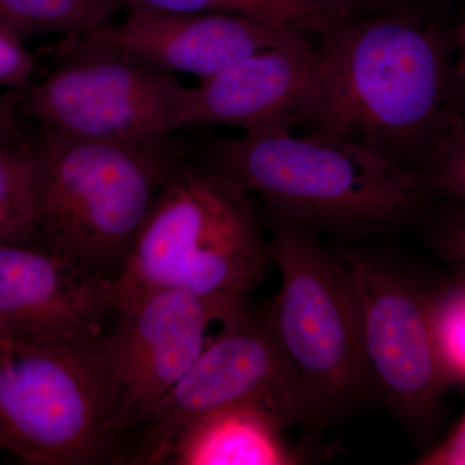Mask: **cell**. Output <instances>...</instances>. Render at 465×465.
<instances>
[{
  "label": "cell",
  "mask_w": 465,
  "mask_h": 465,
  "mask_svg": "<svg viewBox=\"0 0 465 465\" xmlns=\"http://www.w3.org/2000/svg\"><path fill=\"white\" fill-rule=\"evenodd\" d=\"M434 11L412 2L322 34L309 133L358 143L420 173L461 113L457 27Z\"/></svg>",
  "instance_id": "obj_1"
},
{
  "label": "cell",
  "mask_w": 465,
  "mask_h": 465,
  "mask_svg": "<svg viewBox=\"0 0 465 465\" xmlns=\"http://www.w3.org/2000/svg\"><path fill=\"white\" fill-rule=\"evenodd\" d=\"M207 162L264 201L269 216L316 232L374 237L419 223L436 195L421 173L358 143L291 131L216 140Z\"/></svg>",
  "instance_id": "obj_2"
},
{
  "label": "cell",
  "mask_w": 465,
  "mask_h": 465,
  "mask_svg": "<svg viewBox=\"0 0 465 465\" xmlns=\"http://www.w3.org/2000/svg\"><path fill=\"white\" fill-rule=\"evenodd\" d=\"M30 142L41 244L115 281L185 148L174 136L91 142L42 127Z\"/></svg>",
  "instance_id": "obj_3"
},
{
  "label": "cell",
  "mask_w": 465,
  "mask_h": 465,
  "mask_svg": "<svg viewBox=\"0 0 465 465\" xmlns=\"http://www.w3.org/2000/svg\"><path fill=\"white\" fill-rule=\"evenodd\" d=\"M271 262L252 194L213 164L167 180L114 281L115 302L159 289L246 302Z\"/></svg>",
  "instance_id": "obj_4"
},
{
  "label": "cell",
  "mask_w": 465,
  "mask_h": 465,
  "mask_svg": "<svg viewBox=\"0 0 465 465\" xmlns=\"http://www.w3.org/2000/svg\"><path fill=\"white\" fill-rule=\"evenodd\" d=\"M116 434V393L97 338L0 336V450L30 465L104 460Z\"/></svg>",
  "instance_id": "obj_5"
},
{
  "label": "cell",
  "mask_w": 465,
  "mask_h": 465,
  "mask_svg": "<svg viewBox=\"0 0 465 465\" xmlns=\"http://www.w3.org/2000/svg\"><path fill=\"white\" fill-rule=\"evenodd\" d=\"M271 262L282 284L268 322L321 414L341 420L375 382L356 287L316 232L278 217H271Z\"/></svg>",
  "instance_id": "obj_6"
},
{
  "label": "cell",
  "mask_w": 465,
  "mask_h": 465,
  "mask_svg": "<svg viewBox=\"0 0 465 465\" xmlns=\"http://www.w3.org/2000/svg\"><path fill=\"white\" fill-rule=\"evenodd\" d=\"M232 406L258 407L284 428L327 423L275 339L268 318L258 320L249 309L213 336L188 372L143 418L139 460H167L174 439L186 425Z\"/></svg>",
  "instance_id": "obj_7"
},
{
  "label": "cell",
  "mask_w": 465,
  "mask_h": 465,
  "mask_svg": "<svg viewBox=\"0 0 465 465\" xmlns=\"http://www.w3.org/2000/svg\"><path fill=\"white\" fill-rule=\"evenodd\" d=\"M360 302L363 344L375 382L401 423L425 439L450 385L433 318V292L387 253L339 252Z\"/></svg>",
  "instance_id": "obj_8"
},
{
  "label": "cell",
  "mask_w": 465,
  "mask_h": 465,
  "mask_svg": "<svg viewBox=\"0 0 465 465\" xmlns=\"http://www.w3.org/2000/svg\"><path fill=\"white\" fill-rule=\"evenodd\" d=\"M21 92L20 115L38 127L91 142L140 143L174 136L183 87L159 72L110 52H79Z\"/></svg>",
  "instance_id": "obj_9"
},
{
  "label": "cell",
  "mask_w": 465,
  "mask_h": 465,
  "mask_svg": "<svg viewBox=\"0 0 465 465\" xmlns=\"http://www.w3.org/2000/svg\"><path fill=\"white\" fill-rule=\"evenodd\" d=\"M246 309V302L173 289L118 300L113 326L101 333L115 387L116 432L142 423L201 356L213 326Z\"/></svg>",
  "instance_id": "obj_10"
},
{
  "label": "cell",
  "mask_w": 465,
  "mask_h": 465,
  "mask_svg": "<svg viewBox=\"0 0 465 465\" xmlns=\"http://www.w3.org/2000/svg\"><path fill=\"white\" fill-rule=\"evenodd\" d=\"M302 35L305 33L293 27L241 14L128 11L122 23L84 35L65 36L56 54L110 52L159 72L185 73L203 79L247 54Z\"/></svg>",
  "instance_id": "obj_11"
},
{
  "label": "cell",
  "mask_w": 465,
  "mask_h": 465,
  "mask_svg": "<svg viewBox=\"0 0 465 465\" xmlns=\"http://www.w3.org/2000/svg\"><path fill=\"white\" fill-rule=\"evenodd\" d=\"M317 48L305 35L247 54L195 87H183L176 130L231 125L243 134L292 131L317 91Z\"/></svg>",
  "instance_id": "obj_12"
},
{
  "label": "cell",
  "mask_w": 465,
  "mask_h": 465,
  "mask_svg": "<svg viewBox=\"0 0 465 465\" xmlns=\"http://www.w3.org/2000/svg\"><path fill=\"white\" fill-rule=\"evenodd\" d=\"M114 308V281L43 244L0 243V336L97 338Z\"/></svg>",
  "instance_id": "obj_13"
},
{
  "label": "cell",
  "mask_w": 465,
  "mask_h": 465,
  "mask_svg": "<svg viewBox=\"0 0 465 465\" xmlns=\"http://www.w3.org/2000/svg\"><path fill=\"white\" fill-rule=\"evenodd\" d=\"M283 428L258 407H226L186 425L174 439L167 460L179 465L298 463L284 445Z\"/></svg>",
  "instance_id": "obj_14"
},
{
  "label": "cell",
  "mask_w": 465,
  "mask_h": 465,
  "mask_svg": "<svg viewBox=\"0 0 465 465\" xmlns=\"http://www.w3.org/2000/svg\"><path fill=\"white\" fill-rule=\"evenodd\" d=\"M0 243L41 244L30 137L0 143Z\"/></svg>",
  "instance_id": "obj_15"
},
{
  "label": "cell",
  "mask_w": 465,
  "mask_h": 465,
  "mask_svg": "<svg viewBox=\"0 0 465 465\" xmlns=\"http://www.w3.org/2000/svg\"><path fill=\"white\" fill-rule=\"evenodd\" d=\"M115 0H0V24L23 41L43 34L84 35L113 24Z\"/></svg>",
  "instance_id": "obj_16"
},
{
  "label": "cell",
  "mask_w": 465,
  "mask_h": 465,
  "mask_svg": "<svg viewBox=\"0 0 465 465\" xmlns=\"http://www.w3.org/2000/svg\"><path fill=\"white\" fill-rule=\"evenodd\" d=\"M433 318L450 381H465V278L433 292Z\"/></svg>",
  "instance_id": "obj_17"
},
{
  "label": "cell",
  "mask_w": 465,
  "mask_h": 465,
  "mask_svg": "<svg viewBox=\"0 0 465 465\" xmlns=\"http://www.w3.org/2000/svg\"><path fill=\"white\" fill-rule=\"evenodd\" d=\"M421 176L437 198L465 203V114L452 119L448 133L432 153Z\"/></svg>",
  "instance_id": "obj_18"
},
{
  "label": "cell",
  "mask_w": 465,
  "mask_h": 465,
  "mask_svg": "<svg viewBox=\"0 0 465 465\" xmlns=\"http://www.w3.org/2000/svg\"><path fill=\"white\" fill-rule=\"evenodd\" d=\"M419 224L427 246L465 278V203L436 197Z\"/></svg>",
  "instance_id": "obj_19"
},
{
  "label": "cell",
  "mask_w": 465,
  "mask_h": 465,
  "mask_svg": "<svg viewBox=\"0 0 465 465\" xmlns=\"http://www.w3.org/2000/svg\"><path fill=\"white\" fill-rule=\"evenodd\" d=\"M256 17L268 23L298 29L304 33L320 35L339 25L331 18L300 0H243Z\"/></svg>",
  "instance_id": "obj_20"
},
{
  "label": "cell",
  "mask_w": 465,
  "mask_h": 465,
  "mask_svg": "<svg viewBox=\"0 0 465 465\" xmlns=\"http://www.w3.org/2000/svg\"><path fill=\"white\" fill-rule=\"evenodd\" d=\"M36 64L23 39L0 24V85L23 92L32 85Z\"/></svg>",
  "instance_id": "obj_21"
},
{
  "label": "cell",
  "mask_w": 465,
  "mask_h": 465,
  "mask_svg": "<svg viewBox=\"0 0 465 465\" xmlns=\"http://www.w3.org/2000/svg\"><path fill=\"white\" fill-rule=\"evenodd\" d=\"M128 11L192 14V12H226L256 17L243 0H115ZM258 18V17H256Z\"/></svg>",
  "instance_id": "obj_22"
},
{
  "label": "cell",
  "mask_w": 465,
  "mask_h": 465,
  "mask_svg": "<svg viewBox=\"0 0 465 465\" xmlns=\"http://www.w3.org/2000/svg\"><path fill=\"white\" fill-rule=\"evenodd\" d=\"M335 23L385 14L414 0H300Z\"/></svg>",
  "instance_id": "obj_23"
},
{
  "label": "cell",
  "mask_w": 465,
  "mask_h": 465,
  "mask_svg": "<svg viewBox=\"0 0 465 465\" xmlns=\"http://www.w3.org/2000/svg\"><path fill=\"white\" fill-rule=\"evenodd\" d=\"M423 465H465V416L445 442L419 459Z\"/></svg>",
  "instance_id": "obj_24"
},
{
  "label": "cell",
  "mask_w": 465,
  "mask_h": 465,
  "mask_svg": "<svg viewBox=\"0 0 465 465\" xmlns=\"http://www.w3.org/2000/svg\"><path fill=\"white\" fill-rule=\"evenodd\" d=\"M21 92L9 91L8 94H0V143L17 136L18 116H20Z\"/></svg>",
  "instance_id": "obj_25"
},
{
  "label": "cell",
  "mask_w": 465,
  "mask_h": 465,
  "mask_svg": "<svg viewBox=\"0 0 465 465\" xmlns=\"http://www.w3.org/2000/svg\"><path fill=\"white\" fill-rule=\"evenodd\" d=\"M455 79H457L458 103L465 114V18L457 27V57H455Z\"/></svg>",
  "instance_id": "obj_26"
},
{
  "label": "cell",
  "mask_w": 465,
  "mask_h": 465,
  "mask_svg": "<svg viewBox=\"0 0 465 465\" xmlns=\"http://www.w3.org/2000/svg\"><path fill=\"white\" fill-rule=\"evenodd\" d=\"M437 2H446V0H437Z\"/></svg>",
  "instance_id": "obj_27"
}]
</instances>
